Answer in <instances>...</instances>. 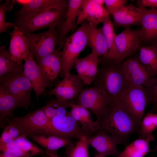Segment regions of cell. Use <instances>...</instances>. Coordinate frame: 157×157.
<instances>
[{
	"mask_svg": "<svg viewBox=\"0 0 157 157\" xmlns=\"http://www.w3.org/2000/svg\"><path fill=\"white\" fill-rule=\"evenodd\" d=\"M24 72L25 75L30 82L36 97L43 94L47 87L52 84L41 72L31 51L24 60Z\"/></svg>",
	"mask_w": 157,
	"mask_h": 157,
	"instance_id": "cell-16",
	"label": "cell"
},
{
	"mask_svg": "<svg viewBox=\"0 0 157 157\" xmlns=\"http://www.w3.org/2000/svg\"><path fill=\"white\" fill-rule=\"evenodd\" d=\"M140 25L143 41H157V9L144 8Z\"/></svg>",
	"mask_w": 157,
	"mask_h": 157,
	"instance_id": "cell-25",
	"label": "cell"
},
{
	"mask_svg": "<svg viewBox=\"0 0 157 157\" xmlns=\"http://www.w3.org/2000/svg\"><path fill=\"white\" fill-rule=\"evenodd\" d=\"M24 65L14 72L0 78V88L16 97L23 108L33 105L31 99L33 87L24 72Z\"/></svg>",
	"mask_w": 157,
	"mask_h": 157,
	"instance_id": "cell-6",
	"label": "cell"
},
{
	"mask_svg": "<svg viewBox=\"0 0 157 157\" xmlns=\"http://www.w3.org/2000/svg\"><path fill=\"white\" fill-rule=\"evenodd\" d=\"M126 0H105V8L110 15H113L126 5Z\"/></svg>",
	"mask_w": 157,
	"mask_h": 157,
	"instance_id": "cell-38",
	"label": "cell"
},
{
	"mask_svg": "<svg viewBox=\"0 0 157 157\" xmlns=\"http://www.w3.org/2000/svg\"><path fill=\"white\" fill-rule=\"evenodd\" d=\"M45 154L47 157H58L57 153H47Z\"/></svg>",
	"mask_w": 157,
	"mask_h": 157,
	"instance_id": "cell-43",
	"label": "cell"
},
{
	"mask_svg": "<svg viewBox=\"0 0 157 157\" xmlns=\"http://www.w3.org/2000/svg\"><path fill=\"white\" fill-rule=\"evenodd\" d=\"M15 0H6L0 5V33L5 32L8 28H14L13 23L6 22L5 14L6 11H10L13 8Z\"/></svg>",
	"mask_w": 157,
	"mask_h": 157,
	"instance_id": "cell-35",
	"label": "cell"
},
{
	"mask_svg": "<svg viewBox=\"0 0 157 157\" xmlns=\"http://www.w3.org/2000/svg\"><path fill=\"white\" fill-rule=\"evenodd\" d=\"M10 149H17L29 152L34 156L39 155L46 157L45 151L34 144L26 137L21 136L6 144L0 146V151Z\"/></svg>",
	"mask_w": 157,
	"mask_h": 157,
	"instance_id": "cell-30",
	"label": "cell"
},
{
	"mask_svg": "<svg viewBox=\"0 0 157 157\" xmlns=\"http://www.w3.org/2000/svg\"><path fill=\"white\" fill-rule=\"evenodd\" d=\"M45 149V153H57L58 149L73 144L72 140L57 136L45 134H37L28 137Z\"/></svg>",
	"mask_w": 157,
	"mask_h": 157,
	"instance_id": "cell-26",
	"label": "cell"
},
{
	"mask_svg": "<svg viewBox=\"0 0 157 157\" xmlns=\"http://www.w3.org/2000/svg\"><path fill=\"white\" fill-rule=\"evenodd\" d=\"M22 136L19 130L14 126L7 124L4 128L0 138V146L8 144Z\"/></svg>",
	"mask_w": 157,
	"mask_h": 157,
	"instance_id": "cell-36",
	"label": "cell"
},
{
	"mask_svg": "<svg viewBox=\"0 0 157 157\" xmlns=\"http://www.w3.org/2000/svg\"><path fill=\"white\" fill-rule=\"evenodd\" d=\"M67 108L64 106L59 108L42 134L55 135L71 140H78L83 136L88 138L91 136L81 129L69 112L67 111Z\"/></svg>",
	"mask_w": 157,
	"mask_h": 157,
	"instance_id": "cell-5",
	"label": "cell"
},
{
	"mask_svg": "<svg viewBox=\"0 0 157 157\" xmlns=\"http://www.w3.org/2000/svg\"><path fill=\"white\" fill-rule=\"evenodd\" d=\"M69 106L71 108L70 114L83 131L92 135L99 129V123L93 120L90 110L74 102Z\"/></svg>",
	"mask_w": 157,
	"mask_h": 157,
	"instance_id": "cell-22",
	"label": "cell"
},
{
	"mask_svg": "<svg viewBox=\"0 0 157 157\" xmlns=\"http://www.w3.org/2000/svg\"><path fill=\"white\" fill-rule=\"evenodd\" d=\"M67 10L52 8L27 18H16L13 23L14 28L25 35L45 28L60 26L65 20Z\"/></svg>",
	"mask_w": 157,
	"mask_h": 157,
	"instance_id": "cell-4",
	"label": "cell"
},
{
	"mask_svg": "<svg viewBox=\"0 0 157 157\" xmlns=\"http://www.w3.org/2000/svg\"><path fill=\"white\" fill-rule=\"evenodd\" d=\"M23 64H19L11 58L5 46L0 47V78L10 74L19 68Z\"/></svg>",
	"mask_w": 157,
	"mask_h": 157,
	"instance_id": "cell-32",
	"label": "cell"
},
{
	"mask_svg": "<svg viewBox=\"0 0 157 157\" xmlns=\"http://www.w3.org/2000/svg\"><path fill=\"white\" fill-rule=\"evenodd\" d=\"M56 28L51 27L42 33L25 35L30 51L36 62L56 51L55 47L58 38Z\"/></svg>",
	"mask_w": 157,
	"mask_h": 157,
	"instance_id": "cell-9",
	"label": "cell"
},
{
	"mask_svg": "<svg viewBox=\"0 0 157 157\" xmlns=\"http://www.w3.org/2000/svg\"><path fill=\"white\" fill-rule=\"evenodd\" d=\"M155 45L157 47V42L156 43Z\"/></svg>",
	"mask_w": 157,
	"mask_h": 157,
	"instance_id": "cell-45",
	"label": "cell"
},
{
	"mask_svg": "<svg viewBox=\"0 0 157 157\" xmlns=\"http://www.w3.org/2000/svg\"><path fill=\"white\" fill-rule=\"evenodd\" d=\"M88 143L94 148L101 157L109 156H117L120 152L117 149L118 144L123 143L119 137L99 129L87 138Z\"/></svg>",
	"mask_w": 157,
	"mask_h": 157,
	"instance_id": "cell-15",
	"label": "cell"
},
{
	"mask_svg": "<svg viewBox=\"0 0 157 157\" xmlns=\"http://www.w3.org/2000/svg\"><path fill=\"white\" fill-rule=\"evenodd\" d=\"M90 28L88 45L91 48L92 53L99 56L106 58L108 50L106 40L102 28L89 24Z\"/></svg>",
	"mask_w": 157,
	"mask_h": 157,
	"instance_id": "cell-27",
	"label": "cell"
},
{
	"mask_svg": "<svg viewBox=\"0 0 157 157\" xmlns=\"http://www.w3.org/2000/svg\"><path fill=\"white\" fill-rule=\"evenodd\" d=\"M87 138L83 136L76 144L66 146V155L63 157H89Z\"/></svg>",
	"mask_w": 157,
	"mask_h": 157,
	"instance_id": "cell-34",
	"label": "cell"
},
{
	"mask_svg": "<svg viewBox=\"0 0 157 157\" xmlns=\"http://www.w3.org/2000/svg\"><path fill=\"white\" fill-rule=\"evenodd\" d=\"M96 121L100 129L119 138L125 146L130 136L139 128L132 115L117 99L112 101L101 117Z\"/></svg>",
	"mask_w": 157,
	"mask_h": 157,
	"instance_id": "cell-1",
	"label": "cell"
},
{
	"mask_svg": "<svg viewBox=\"0 0 157 157\" xmlns=\"http://www.w3.org/2000/svg\"><path fill=\"white\" fill-rule=\"evenodd\" d=\"M59 48L53 53L36 62L41 72L51 84L59 75L62 66V51Z\"/></svg>",
	"mask_w": 157,
	"mask_h": 157,
	"instance_id": "cell-23",
	"label": "cell"
},
{
	"mask_svg": "<svg viewBox=\"0 0 157 157\" xmlns=\"http://www.w3.org/2000/svg\"><path fill=\"white\" fill-rule=\"evenodd\" d=\"M142 41L143 38L140 29L134 30L127 28L116 35L115 44L117 58L115 61L121 62L134 53L139 49Z\"/></svg>",
	"mask_w": 157,
	"mask_h": 157,
	"instance_id": "cell-13",
	"label": "cell"
},
{
	"mask_svg": "<svg viewBox=\"0 0 157 157\" xmlns=\"http://www.w3.org/2000/svg\"><path fill=\"white\" fill-rule=\"evenodd\" d=\"M49 120L42 107L22 116H13L7 123L16 127L22 136L26 138L37 134L43 133Z\"/></svg>",
	"mask_w": 157,
	"mask_h": 157,
	"instance_id": "cell-8",
	"label": "cell"
},
{
	"mask_svg": "<svg viewBox=\"0 0 157 157\" xmlns=\"http://www.w3.org/2000/svg\"><path fill=\"white\" fill-rule=\"evenodd\" d=\"M101 28L106 40L108 50V56L105 58L116 61L117 58L115 44L116 35L115 32L112 22L110 19L104 22Z\"/></svg>",
	"mask_w": 157,
	"mask_h": 157,
	"instance_id": "cell-31",
	"label": "cell"
},
{
	"mask_svg": "<svg viewBox=\"0 0 157 157\" xmlns=\"http://www.w3.org/2000/svg\"><path fill=\"white\" fill-rule=\"evenodd\" d=\"M146 88L149 94L153 104L152 109L149 112L157 113V75L155 82L153 85Z\"/></svg>",
	"mask_w": 157,
	"mask_h": 157,
	"instance_id": "cell-40",
	"label": "cell"
},
{
	"mask_svg": "<svg viewBox=\"0 0 157 157\" xmlns=\"http://www.w3.org/2000/svg\"><path fill=\"white\" fill-rule=\"evenodd\" d=\"M76 31L65 40L61 57L62 66L60 76L64 78L70 73L81 52L88 45L90 25L84 21Z\"/></svg>",
	"mask_w": 157,
	"mask_h": 157,
	"instance_id": "cell-3",
	"label": "cell"
},
{
	"mask_svg": "<svg viewBox=\"0 0 157 157\" xmlns=\"http://www.w3.org/2000/svg\"><path fill=\"white\" fill-rule=\"evenodd\" d=\"M155 139L153 134L144 138L137 139L126 146L117 157H144L152 151L149 148V143Z\"/></svg>",
	"mask_w": 157,
	"mask_h": 157,
	"instance_id": "cell-28",
	"label": "cell"
},
{
	"mask_svg": "<svg viewBox=\"0 0 157 157\" xmlns=\"http://www.w3.org/2000/svg\"><path fill=\"white\" fill-rule=\"evenodd\" d=\"M16 3L22 6L15 13L16 19L29 17L49 9L67 8L66 0H15Z\"/></svg>",
	"mask_w": 157,
	"mask_h": 157,
	"instance_id": "cell-14",
	"label": "cell"
},
{
	"mask_svg": "<svg viewBox=\"0 0 157 157\" xmlns=\"http://www.w3.org/2000/svg\"><path fill=\"white\" fill-rule=\"evenodd\" d=\"M63 106L67 107L56 98L51 100L42 107L49 121L56 114L59 108Z\"/></svg>",
	"mask_w": 157,
	"mask_h": 157,
	"instance_id": "cell-37",
	"label": "cell"
},
{
	"mask_svg": "<svg viewBox=\"0 0 157 157\" xmlns=\"http://www.w3.org/2000/svg\"><path fill=\"white\" fill-rule=\"evenodd\" d=\"M138 58L153 76L157 75V47L155 45L141 47Z\"/></svg>",
	"mask_w": 157,
	"mask_h": 157,
	"instance_id": "cell-29",
	"label": "cell"
},
{
	"mask_svg": "<svg viewBox=\"0 0 157 157\" xmlns=\"http://www.w3.org/2000/svg\"><path fill=\"white\" fill-rule=\"evenodd\" d=\"M99 58L91 52L76 62L74 67L77 75L84 84L90 85L94 80L98 70Z\"/></svg>",
	"mask_w": 157,
	"mask_h": 157,
	"instance_id": "cell-19",
	"label": "cell"
},
{
	"mask_svg": "<svg viewBox=\"0 0 157 157\" xmlns=\"http://www.w3.org/2000/svg\"><path fill=\"white\" fill-rule=\"evenodd\" d=\"M126 86H143L149 88L154 84L156 77L152 75L138 57L128 58L122 63Z\"/></svg>",
	"mask_w": 157,
	"mask_h": 157,
	"instance_id": "cell-12",
	"label": "cell"
},
{
	"mask_svg": "<svg viewBox=\"0 0 157 157\" xmlns=\"http://www.w3.org/2000/svg\"><path fill=\"white\" fill-rule=\"evenodd\" d=\"M75 103L91 111L99 120L112 100L103 91L93 87L83 89L77 98Z\"/></svg>",
	"mask_w": 157,
	"mask_h": 157,
	"instance_id": "cell-11",
	"label": "cell"
},
{
	"mask_svg": "<svg viewBox=\"0 0 157 157\" xmlns=\"http://www.w3.org/2000/svg\"><path fill=\"white\" fill-rule=\"evenodd\" d=\"M144 8L137 7L132 4L126 5L121 10L113 15V26L125 28L131 26L140 25Z\"/></svg>",
	"mask_w": 157,
	"mask_h": 157,
	"instance_id": "cell-20",
	"label": "cell"
},
{
	"mask_svg": "<svg viewBox=\"0 0 157 157\" xmlns=\"http://www.w3.org/2000/svg\"><path fill=\"white\" fill-rule=\"evenodd\" d=\"M84 84L77 74L70 73L58 81L55 87L45 94L55 95L59 101L69 107V104L75 103L74 100L83 89Z\"/></svg>",
	"mask_w": 157,
	"mask_h": 157,
	"instance_id": "cell-10",
	"label": "cell"
},
{
	"mask_svg": "<svg viewBox=\"0 0 157 157\" xmlns=\"http://www.w3.org/2000/svg\"><path fill=\"white\" fill-rule=\"evenodd\" d=\"M0 157H34V156L29 152L19 149H10L1 151Z\"/></svg>",
	"mask_w": 157,
	"mask_h": 157,
	"instance_id": "cell-39",
	"label": "cell"
},
{
	"mask_svg": "<svg viewBox=\"0 0 157 157\" xmlns=\"http://www.w3.org/2000/svg\"><path fill=\"white\" fill-rule=\"evenodd\" d=\"M117 99L132 115L140 127L145 107L151 103L147 88L142 85L126 86Z\"/></svg>",
	"mask_w": 157,
	"mask_h": 157,
	"instance_id": "cell-7",
	"label": "cell"
},
{
	"mask_svg": "<svg viewBox=\"0 0 157 157\" xmlns=\"http://www.w3.org/2000/svg\"><path fill=\"white\" fill-rule=\"evenodd\" d=\"M92 1L98 5L102 6L105 3V0H92Z\"/></svg>",
	"mask_w": 157,
	"mask_h": 157,
	"instance_id": "cell-42",
	"label": "cell"
},
{
	"mask_svg": "<svg viewBox=\"0 0 157 157\" xmlns=\"http://www.w3.org/2000/svg\"><path fill=\"white\" fill-rule=\"evenodd\" d=\"M94 157H102L98 153H97Z\"/></svg>",
	"mask_w": 157,
	"mask_h": 157,
	"instance_id": "cell-44",
	"label": "cell"
},
{
	"mask_svg": "<svg viewBox=\"0 0 157 157\" xmlns=\"http://www.w3.org/2000/svg\"><path fill=\"white\" fill-rule=\"evenodd\" d=\"M99 64L93 87L104 91L112 101L117 99L126 87L122 63L101 56Z\"/></svg>",
	"mask_w": 157,
	"mask_h": 157,
	"instance_id": "cell-2",
	"label": "cell"
},
{
	"mask_svg": "<svg viewBox=\"0 0 157 157\" xmlns=\"http://www.w3.org/2000/svg\"><path fill=\"white\" fill-rule=\"evenodd\" d=\"M9 33L11 36L9 51L11 58L19 64H22L30 52L27 39L16 28Z\"/></svg>",
	"mask_w": 157,
	"mask_h": 157,
	"instance_id": "cell-21",
	"label": "cell"
},
{
	"mask_svg": "<svg viewBox=\"0 0 157 157\" xmlns=\"http://www.w3.org/2000/svg\"><path fill=\"white\" fill-rule=\"evenodd\" d=\"M110 19V15L103 6L92 0H83L76 21V26L87 20L89 24L97 26Z\"/></svg>",
	"mask_w": 157,
	"mask_h": 157,
	"instance_id": "cell-17",
	"label": "cell"
},
{
	"mask_svg": "<svg viewBox=\"0 0 157 157\" xmlns=\"http://www.w3.org/2000/svg\"><path fill=\"white\" fill-rule=\"evenodd\" d=\"M83 1V0H68L65 20L61 25L56 28L58 37V43L60 49L63 48L68 33L76 27L78 16Z\"/></svg>",
	"mask_w": 157,
	"mask_h": 157,
	"instance_id": "cell-18",
	"label": "cell"
},
{
	"mask_svg": "<svg viewBox=\"0 0 157 157\" xmlns=\"http://www.w3.org/2000/svg\"><path fill=\"white\" fill-rule=\"evenodd\" d=\"M23 108L19 101L7 91L0 88V126L4 128L13 117L16 109Z\"/></svg>",
	"mask_w": 157,
	"mask_h": 157,
	"instance_id": "cell-24",
	"label": "cell"
},
{
	"mask_svg": "<svg viewBox=\"0 0 157 157\" xmlns=\"http://www.w3.org/2000/svg\"><path fill=\"white\" fill-rule=\"evenodd\" d=\"M157 128V113L149 112L144 116L137 132L139 138H144L153 135V132Z\"/></svg>",
	"mask_w": 157,
	"mask_h": 157,
	"instance_id": "cell-33",
	"label": "cell"
},
{
	"mask_svg": "<svg viewBox=\"0 0 157 157\" xmlns=\"http://www.w3.org/2000/svg\"><path fill=\"white\" fill-rule=\"evenodd\" d=\"M138 3L139 7L140 8H157V0H140L138 1Z\"/></svg>",
	"mask_w": 157,
	"mask_h": 157,
	"instance_id": "cell-41",
	"label": "cell"
}]
</instances>
